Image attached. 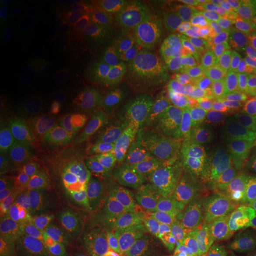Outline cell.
<instances>
[{"mask_svg": "<svg viewBox=\"0 0 256 256\" xmlns=\"http://www.w3.org/2000/svg\"><path fill=\"white\" fill-rule=\"evenodd\" d=\"M223 198L242 206H256V152L240 156L223 166L218 177Z\"/></svg>", "mask_w": 256, "mask_h": 256, "instance_id": "cell-3", "label": "cell"}, {"mask_svg": "<svg viewBox=\"0 0 256 256\" xmlns=\"http://www.w3.org/2000/svg\"><path fill=\"white\" fill-rule=\"evenodd\" d=\"M132 256H145V255H142V254H139V252H133Z\"/></svg>", "mask_w": 256, "mask_h": 256, "instance_id": "cell-30", "label": "cell"}, {"mask_svg": "<svg viewBox=\"0 0 256 256\" xmlns=\"http://www.w3.org/2000/svg\"><path fill=\"white\" fill-rule=\"evenodd\" d=\"M74 160L94 177L96 190L101 194H113L122 185L124 162L113 150L104 147L89 148Z\"/></svg>", "mask_w": 256, "mask_h": 256, "instance_id": "cell-5", "label": "cell"}, {"mask_svg": "<svg viewBox=\"0 0 256 256\" xmlns=\"http://www.w3.org/2000/svg\"><path fill=\"white\" fill-rule=\"evenodd\" d=\"M255 209H256V206H255Z\"/></svg>", "mask_w": 256, "mask_h": 256, "instance_id": "cell-32", "label": "cell"}, {"mask_svg": "<svg viewBox=\"0 0 256 256\" xmlns=\"http://www.w3.org/2000/svg\"><path fill=\"white\" fill-rule=\"evenodd\" d=\"M165 2H147V6L153 8H162V6H165Z\"/></svg>", "mask_w": 256, "mask_h": 256, "instance_id": "cell-29", "label": "cell"}, {"mask_svg": "<svg viewBox=\"0 0 256 256\" xmlns=\"http://www.w3.org/2000/svg\"><path fill=\"white\" fill-rule=\"evenodd\" d=\"M106 120L98 112H92L84 118L81 127V136L84 142L94 144L101 139L104 132Z\"/></svg>", "mask_w": 256, "mask_h": 256, "instance_id": "cell-24", "label": "cell"}, {"mask_svg": "<svg viewBox=\"0 0 256 256\" xmlns=\"http://www.w3.org/2000/svg\"><path fill=\"white\" fill-rule=\"evenodd\" d=\"M176 112L174 88L152 87L138 98V116L146 124L160 126L171 119Z\"/></svg>", "mask_w": 256, "mask_h": 256, "instance_id": "cell-7", "label": "cell"}, {"mask_svg": "<svg viewBox=\"0 0 256 256\" xmlns=\"http://www.w3.org/2000/svg\"><path fill=\"white\" fill-rule=\"evenodd\" d=\"M112 62V48L108 36L102 37L95 44L90 55L76 76L81 87L90 88L98 84L104 78Z\"/></svg>", "mask_w": 256, "mask_h": 256, "instance_id": "cell-13", "label": "cell"}, {"mask_svg": "<svg viewBox=\"0 0 256 256\" xmlns=\"http://www.w3.org/2000/svg\"><path fill=\"white\" fill-rule=\"evenodd\" d=\"M206 4V2H198V0H170L166 2L164 6L165 12L168 16H180L185 12L196 8L198 6Z\"/></svg>", "mask_w": 256, "mask_h": 256, "instance_id": "cell-27", "label": "cell"}, {"mask_svg": "<svg viewBox=\"0 0 256 256\" xmlns=\"http://www.w3.org/2000/svg\"><path fill=\"white\" fill-rule=\"evenodd\" d=\"M217 34H223L212 28L174 26L165 30L162 34H159L158 40H154L159 52L171 57L180 66L198 48Z\"/></svg>", "mask_w": 256, "mask_h": 256, "instance_id": "cell-6", "label": "cell"}, {"mask_svg": "<svg viewBox=\"0 0 256 256\" xmlns=\"http://www.w3.org/2000/svg\"><path fill=\"white\" fill-rule=\"evenodd\" d=\"M37 74L30 66H18L8 74L5 81V100L11 110L28 108L37 94Z\"/></svg>", "mask_w": 256, "mask_h": 256, "instance_id": "cell-9", "label": "cell"}, {"mask_svg": "<svg viewBox=\"0 0 256 256\" xmlns=\"http://www.w3.org/2000/svg\"><path fill=\"white\" fill-rule=\"evenodd\" d=\"M24 26L22 18L10 12L2 11L0 16V56L2 63L10 66L14 62L19 46L23 43Z\"/></svg>", "mask_w": 256, "mask_h": 256, "instance_id": "cell-16", "label": "cell"}, {"mask_svg": "<svg viewBox=\"0 0 256 256\" xmlns=\"http://www.w3.org/2000/svg\"><path fill=\"white\" fill-rule=\"evenodd\" d=\"M226 55L234 58L256 63V25L234 16L223 32Z\"/></svg>", "mask_w": 256, "mask_h": 256, "instance_id": "cell-10", "label": "cell"}, {"mask_svg": "<svg viewBox=\"0 0 256 256\" xmlns=\"http://www.w3.org/2000/svg\"><path fill=\"white\" fill-rule=\"evenodd\" d=\"M142 76L134 66H124L121 69L115 84V94L122 102H132L142 95Z\"/></svg>", "mask_w": 256, "mask_h": 256, "instance_id": "cell-19", "label": "cell"}, {"mask_svg": "<svg viewBox=\"0 0 256 256\" xmlns=\"http://www.w3.org/2000/svg\"><path fill=\"white\" fill-rule=\"evenodd\" d=\"M102 4L98 0L72 2L63 8V11L60 12V19H62V23L64 25L82 22L102 14L100 12Z\"/></svg>", "mask_w": 256, "mask_h": 256, "instance_id": "cell-22", "label": "cell"}, {"mask_svg": "<svg viewBox=\"0 0 256 256\" xmlns=\"http://www.w3.org/2000/svg\"><path fill=\"white\" fill-rule=\"evenodd\" d=\"M58 256H106L104 250L94 243H78L63 250Z\"/></svg>", "mask_w": 256, "mask_h": 256, "instance_id": "cell-25", "label": "cell"}, {"mask_svg": "<svg viewBox=\"0 0 256 256\" xmlns=\"http://www.w3.org/2000/svg\"><path fill=\"white\" fill-rule=\"evenodd\" d=\"M136 197L142 206L148 209L168 206L174 197V180L165 171L151 172L140 180Z\"/></svg>", "mask_w": 256, "mask_h": 256, "instance_id": "cell-12", "label": "cell"}, {"mask_svg": "<svg viewBox=\"0 0 256 256\" xmlns=\"http://www.w3.org/2000/svg\"><path fill=\"white\" fill-rule=\"evenodd\" d=\"M210 89L238 98L256 96V63L234 58L226 55L214 66L203 80Z\"/></svg>", "mask_w": 256, "mask_h": 256, "instance_id": "cell-4", "label": "cell"}, {"mask_svg": "<svg viewBox=\"0 0 256 256\" xmlns=\"http://www.w3.org/2000/svg\"><path fill=\"white\" fill-rule=\"evenodd\" d=\"M54 4L46 5V2H43L42 5H37V8L28 14L24 24V37L26 43H46L56 36L62 19L57 12V6Z\"/></svg>", "mask_w": 256, "mask_h": 256, "instance_id": "cell-11", "label": "cell"}, {"mask_svg": "<svg viewBox=\"0 0 256 256\" xmlns=\"http://www.w3.org/2000/svg\"><path fill=\"white\" fill-rule=\"evenodd\" d=\"M254 152H256V148H255V151H254Z\"/></svg>", "mask_w": 256, "mask_h": 256, "instance_id": "cell-31", "label": "cell"}, {"mask_svg": "<svg viewBox=\"0 0 256 256\" xmlns=\"http://www.w3.org/2000/svg\"><path fill=\"white\" fill-rule=\"evenodd\" d=\"M60 177L70 186L78 188L82 192L92 194L96 190L94 177L89 174L80 166L76 160H68L64 162L60 168Z\"/></svg>", "mask_w": 256, "mask_h": 256, "instance_id": "cell-21", "label": "cell"}, {"mask_svg": "<svg viewBox=\"0 0 256 256\" xmlns=\"http://www.w3.org/2000/svg\"><path fill=\"white\" fill-rule=\"evenodd\" d=\"M0 4H2V11L10 12L19 17L26 14H30L37 8V5L28 0H2Z\"/></svg>", "mask_w": 256, "mask_h": 256, "instance_id": "cell-26", "label": "cell"}, {"mask_svg": "<svg viewBox=\"0 0 256 256\" xmlns=\"http://www.w3.org/2000/svg\"><path fill=\"white\" fill-rule=\"evenodd\" d=\"M226 57L223 34L210 38L180 64V75L192 83L203 81L206 74Z\"/></svg>", "mask_w": 256, "mask_h": 256, "instance_id": "cell-8", "label": "cell"}, {"mask_svg": "<svg viewBox=\"0 0 256 256\" xmlns=\"http://www.w3.org/2000/svg\"><path fill=\"white\" fill-rule=\"evenodd\" d=\"M98 40H63L62 43L52 46L44 55L42 63L43 81L51 88H60L64 83L75 80Z\"/></svg>", "mask_w": 256, "mask_h": 256, "instance_id": "cell-2", "label": "cell"}, {"mask_svg": "<svg viewBox=\"0 0 256 256\" xmlns=\"http://www.w3.org/2000/svg\"><path fill=\"white\" fill-rule=\"evenodd\" d=\"M235 17L256 25V0L240 2L234 5Z\"/></svg>", "mask_w": 256, "mask_h": 256, "instance_id": "cell-28", "label": "cell"}, {"mask_svg": "<svg viewBox=\"0 0 256 256\" xmlns=\"http://www.w3.org/2000/svg\"><path fill=\"white\" fill-rule=\"evenodd\" d=\"M256 240L241 220L218 217L185 246L182 256H255Z\"/></svg>", "mask_w": 256, "mask_h": 256, "instance_id": "cell-1", "label": "cell"}, {"mask_svg": "<svg viewBox=\"0 0 256 256\" xmlns=\"http://www.w3.org/2000/svg\"><path fill=\"white\" fill-rule=\"evenodd\" d=\"M122 48L130 62L142 66L159 54L154 37L140 28H136L124 34Z\"/></svg>", "mask_w": 256, "mask_h": 256, "instance_id": "cell-17", "label": "cell"}, {"mask_svg": "<svg viewBox=\"0 0 256 256\" xmlns=\"http://www.w3.org/2000/svg\"><path fill=\"white\" fill-rule=\"evenodd\" d=\"M234 16L230 17L229 14H223L209 5L206 4L198 6L196 8H192L190 11L185 12L177 18L176 26L177 28H212L220 32L226 30L230 23L232 22Z\"/></svg>", "mask_w": 256, "mask_h": 256, "instance_id": "cell-14", "label": "cell"}, {"mask_svg": "<svg viewBox=\"0 0 256 256\" xmlns=\"http://www.w3.org/2000/svg\"><path fill=\"white\" fill-rule=\"evenodd\" d=\"M166 244L164 230L156 226H150L136 236L133 247L134 252H139L145 256H158Z\"/></svg>", "mask_w": 256, "mask_h": 256, "instance_id": "cell-20", "label": "cell"}, {"mask_svg": "<svg viewBox=\"0 0 256 256\" xmlns=\"http://www.w3.org/2000/svg\"><path fill=\"white\" fill-rule=\"evenodd\" d=\"M180 66L165 54L159 52L142 66V81L151 87L174 88L179 80Z\"/></svg>", "mask_w": 256, "mask_h": 256, "instance_id": "cell-15", "label": "cell"}, {"mask_svg": "<svg viewBox=\"0 0 256 256\" xmlns=\"http://www.w3.org/2000/svg\"><path fill=\"white\" fill-rule=\"evenodd\" d=\"M255 256H256V254H255Z\"/></svg>", "mask_w": 256, "mask_h": 256, "instance_id": "cell-33", "label": "cell"}, {"mask_svg": "<svg viewBox=\"0 0 256 256\" xmlns=\"http://www.w3.org/2000/svg\"><path fill=\"white\" fill-rule=\"evenodd\" d=\"M50 203L58 211L60 215L72 217L76 215L78 211V203L72 191L66 185L60 183H52L48 191Z\"/></svg>", "mask_w": 256, "mask_h": 256, "instance_id": "cell-23", "label": "cell"}, {"mask_svg": "<svg viewBox=\"0 0 256 256\" xmlns=\"http://www.w3.org/2000/svg\"><path fill=\"white\" fill-rule=\"evenodd\" d=\"M107 22L108 14L102 12V14L86 19V20L66 24L60 30V36L64 40L72 42H90L100 40V38L107 36L104 34Z\"/></svg>", "mask_w": 256, "mask_h": 256, "instance_id": "cell-18", "label": "cell"}]
</instances>
